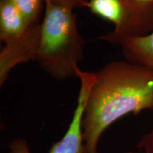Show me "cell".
Masks as SVG:
<instances>
[{
	"label": "cell",
	"instance_id": "obj_1",
	"mask_svg": "<svg viewBox=\"0 0 153 153\" xmlns=\"http://www.w3.org/2000/svg\"><path fill=\"white\" fill-rule=\"evenodd\" d=\"M153 111V70L128 60L108 62L96 72L82 127L84 153H99L101 135L129 114Z\"/></svg>",
	"mask_w": 153,
	"mask_h": 153
},
{
	"label": "cell",
	"instance_id": "obj_2",
	"mask_svg": "<svg viewBox=\"0 0 153 153\" xmlns=\"http://www.w3.org/2000/svg\"><path fill=\"white\" fill-rule=\"evenodd\" d=\"M37 61L53 78L76 76L75 68L83 59L86 42L79 33L73 7L45 1Z\"/></svg>",
	"mask_w": 153,
	"mask_h": 153
},
{
	"label": "cell",
	"instance_id": "obj_3",
	"mask_svg": "<svg viewBox=\"0 0 153 153\" xmlns=\"http://www.w3.org/2000/svg\"><path fill=\"white\" fill-rule=\"evenodd\" d=\"M91 12L114 24V29L99 39L120 45L129 38L143 37L153 32V3L134 0H89Z\"/></svg>",
	"mask_w": 153,
	"mask_h": 153
},
{
	"label": "cell",
	"instance_id": "obj_4",
	"mask_svg": "<svg viewBox=\"0 0 153 153\" xmlns=\"http://www.w3.org/2000/svg\"><path fill=\"white\" fill-rule=\"evenodd\" d=\"M75 70L76 76L80 79V89L76 108L66 133L60 140L53 143L48 153L85 152L82 123L89 93L95 81L96 72H84L78 66L76 67ZM9 153H31L27 140L19 137L9 142Z\"/></svg>",
	"mask_w": 153,
	"mask_h": 153
},
{
	"label": "cell",
	"instance_id": "obj_5",
	"mask_svg": "<svg viewBox=\"0 0 153 153\" xmlns=\"http://www.w3.org/2000/svg\"><path fill=\"white\" fill-rule=\"evenodd\" d=\"M41 24L30 26L24 33L4 43L0 53V86L9 77L11 69L19 63L37 60L41 42Z\"/></svg>",
	"mask_w": 153,
	"mask_h": 153
},
{
	"label": "cell",
	"instance_id": "obj_6",
	"mask_svg": "<svg viewBox=\"0 0 153 153\" xmlns=\"http://www.w3.org/2000/svg\"><path fill=\"white\" fill-rule=\"evenodd\" d=\"M27 21L10 0H0V38L6 42L14 39L30 27Z\"/></svg>",
	"mask_w": 153,
	"mask_h": 153
},
{
	"label": "cell",
	"instance_id": "obj_7",
	"mask_svg": "<svg viewBox=\"0 0 153 153\" xmlns=\"http://www.w3.org/2000/svg\"><path fill=\"white\" fill-rule=\"evenodd\" d=\"M120 45L126 60L153 70V32L143 37L127 38Z\"/></svg>",
	"mask_w": 153,
	"mask_h": 153
},
{
	"label": "cell",
	"instance_id": "obj_8",
	"mask_svg": "<svg viewBox=\"0 0 153 153\" xmlns=\"http://www.w3.org/2000/svg\"><path fill=\"white\" fill-rule=\"evenodd\" d=\"M23 14L30 26L39 23L43 0H10Z\"/></svg>",
	"mask_w": 153,
	"mask_h": 153
},
{
	"label": "cell",
	"instance_id": "obj_9",
	"mask_svg": "<svg viewBox=\"0 0 153 153\" xmlns=\"http://www.w3.org/2000/svg\"><path fill=\"white\" fill-rule=\"evenodd\" d=\"M137 148L144 153H153V129L141 137L137 142Z\"/></svg>",
	"mask_w": 153,
	"mask_h": 153
},
{
	"label": "cell",
	"instance_id": "obj_10",
	"mask_svg": "<svg viewBox=\"0 0 153 153\" xmlns=\"http://www.w3.org/2000/svg\"><path fill=\"white\" fill-rule=\"evenodd\" d=\"M44 2L50 1L51 2L57 4L67 5L75 8V7H86L89 0H43Z\"/></svg>",
	"mask_w": 153,
	"mask_h": 153
},
{
	"label": "cell",
	"instance_id": "obj_11",
	"mask_svg": "<svg viewBox=\"0 0 153 153\" xmlns=\"http://www.w3.org/2000/svg\"><path fill=\"white\" fill-rule=\"evenodd\" d=\"M134 1H137V2L140 4H150L153 3V0H134Z\"/></svg>",
	"mask_w": 153,
	"mask_h": 153
},
{
	"label": "cell",
	"instance_id": "obj_12",
	"mask_svg": "<svg viewBox=\"0 0 153 153\" xmlns=\"http://www.w3.org/2000/svg\"><path fill=\"white\" fill-rule=\"evenodd\" d=\"M123 153H139V152H132V151H130V152H126Z\"/></svg>",
	"mask_w": 153,
	"mask_h": 153
}]
</instances>
